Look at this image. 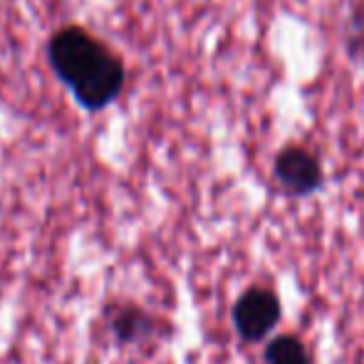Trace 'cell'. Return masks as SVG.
Instances as JSON below:
<instances>
[{
	"instance_id": "cell-2",
	"label": "cell",
	"mask_w": 364,
	"mask_h": 364,
	"mask_svg": "<svg viewBox=\"0 0 364 364\" xmlns=\"http://www.w3.org/2000/svg\"><path fill=\"white\" fill-rule=\"evenodd\" d=\"M280 297L270 288H250L238 297L233 307L235 332L245 342H260L280 322Z\"/></svg>"
},
{
	"instance_id": "cell-6",
	"label": "cell",
	"mask_w": 364,
	"mask_h": 364,
	"mask_svg": "<svg viewBox=\"0 0 364 364\" xmlns=\"http://www.w3.org/2000/svg\"><path fill=\"white\" fill-rule=\"evenodd\" d=\"M345 53L364 65V0L355 5L345 23Z\"/></svg>"
},
{
	"instance_id": "cell-4",
	"label": "cell",
	"mask_w": 364,
	"mask_h": 364,
	"mask_svg": "<svg viewBox=\"0 0 364 364\" xmlns=\"http://www.w3.org/2000/svg\"><path fill=\"white\" fill-rule=\"evenodd\" d=\"M107 327L119 345H141L159 335L161 322L139 305H117L109 307Z\"/></svg>"
},
{
	"instance_id": "cell-5",
	"label": "cell",
	"mask_w": 364,
	"mask_h": 364,
	"mask_svg": "<svg viewBox=\"0 0 364 364\" xmlns=\"http://www.w3.org/2000/svg\"><path fill=\"white\" fill-rule=\"evenodd\" d=\"M265 364H312L310 355H307L305 345L292 335H280L270 340L263 355Z\"/></svg>"
},
{
	"instance_id": "cell-3",
	"label": "cell",
	"mask_w": 364,
	"mask_h": 364,
	"mask_svg": "<svg viewBox=\"0 0 364 364\" xmlns=\"http://www.w3.org/2000/svg\"><path fill=\"white\" fill-rule=\"evenodd\" d=\"M278 183L292 196H307L322 186V164L310 149L288 144L278 151L273 164Z\"/></svg>"
},
{
	"instance_id": "cell-1",
	"label": "cell",
	"mask_w": 364,
	"mask_h": 364,
	"mask_svg": "<svg viewBox=\"0 0 364 364\" xmlns=\"http://www.w3.org/2000/svg\"><path fill=\"white\" fill-rule=\"evenodd\" d=\"M48 63L87 112L107 109L124 92V60L82 25H63L53 33L48 40Z\"/></svg>"
}]
</instances>
